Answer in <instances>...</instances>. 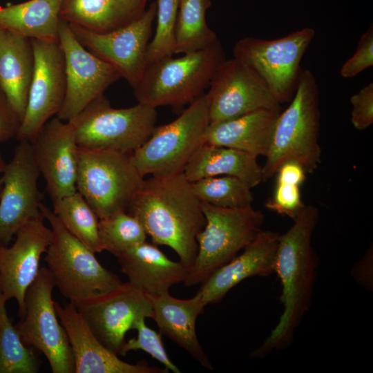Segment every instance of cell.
Masks as SVG:
<instances>
[{"label": "cell", "mask_w": 373, "mask_h": 373, "mask_svg": "<svg viewBox=\"0 0 373 373\" xmlns=\"http://www.w3.org/2000/svg\"><path fill=\"white\" fill-rule=\"evenodd\" d=\"M279 236L274 231L261 230L242 254L202 283L198 291L206 305L221 301L230 289L247 278L275 273Z\"/></svg>", "instance_id": "21"}, {"label": "cell", "mask_w": 373, "mask_h": 373, "mask_svg": "<svg viewBox=\"0 0 373 373\" xmlns=\"http://www.w3.org/2000/svg\"><path fill=\"white\" fill-rule=\"evenodd\" d=\"M35 68L23 118L16 137L31 142L44 125L57 116L64 102L66 76L59 42L31 39Z\"/></svg>", "instance_id": "14"}, {"label": "cell", "mask_w": 373, "mask_h": 373, "mask_svg": "<svg viewBox=\"0 0 373 373\" xmlns=\"http://www.w3.org/2000/svg\"><path fill=\"white\" fill-rule=\"evenodd\" d=\"M318 219V209L305 205L293 225L279 236L275 273L282 286L280 300L283 311L270 335L251 352V357L263 358L274 350L289 346L296 329L310 308L319 265L312 247Z\"/></svg>", "instance_id": "2"}, {"label": "cell", "mask_w": 373, "mask_h": 373, "mask_svg": "<svg viewBox=\"0 0 373 373\" xmlns=\"http://www.w3.org/2000/svg\"><path fill=\"white\" fill-rule=\"evenodd\" d=\"M315 36L309 27L275 39L244 37L235 44L233 57L251 70L280 104L292 99L301 72L300 61Z\"/></svg>", "instance_id": "10"}, {"label": "cell", "mask_w": 373, "mask_h": 373, "mask_svg": "<svg viewBox=\"0 0 373 373\" xmlns=\"http://www.w3.org/2000/svg\"><path fill=\"white\" fill-rule=\"evenodd\" d=\"M144 180L131 154L78 146L77 191L99 219L127 211Z\"/></svg>", "instance_id": "8"}, {"label": "cell", "mask_w": 373, "mask_h": 373, "mask_svg": "<svg viewBox=\"0 0 373 373\" xmlns=\"http://www.w3.org/2000/svg\"><path fill=\"white\" fill-rule=\"evenodd\" d=\"M40 211L52 231L44 261L55 287L69 301L109 291L120 285L119 276L104 267L95 253L72 235L52 210L43 203Z\"/></svg>", "instance_id": "6"}, {"label": "cell", "mask_w": 373, "mask_h": 373, "mask_svg": "<svg viewBox=\"0 0 373 373\" xmlns=\"http://www.w3.org/2000/svg\"><path fill=\"white\" fill-rule=\"evenodd\" d=\"M209 87L206 96L210 124L258 109L281 111L280 104L258 76L234 57L219 65Z\"/></svg>", "instance_id": "17"}, {"label": "cell", "mask_w": 373, "mask_h": 373, "mask_svg": "<svg viewBox=\"0 0 373 373\" xmlns=\"http://www.w3.org/2000/svg\"><path fill=\"white\" fill-rule=\"evenodd\" d=\"M4 28L0 26V33L3 30Z\"/></svg>", "instance_id": "42"}, {"label": "cell", "mask_w": 373, "mask_h": 373, "mask_svg": "<svg viewBox=\"0 0 373 373\" xmlns=\"http://www.w3.org/2000/svg\"><path fill=\"white\" fill-rule=\"evenodd\" d=\"M206 223L197 235L198 252L184 282L203 283L242 250L261 231L264 216L251 206L225 208L201 202Z\"/></svg>", "instance_id": "5"}, {"label": "cell", "mask_w": 373, "mask_h": 373, "mask_svg": "<svg viewBox=\"0 0 373 373\" xmlns=\"http://www.w3.org/2000/svg\"><path fill=\"white\" fill-rule=\"evenodd\" d=\"M53 213L64 227L93 251H104L99 218L84 198L75 193L52 202Z\"/></svg>", "instance_id": "30"}, {"label": "cell", "mask_w": 373, "mask_h": 373, "mask_svg": "<svg viewBox=\"0 0 373 373\" xmlns=\"http://www.w3.org/2000/svg\"><path fill=\"white\" fill-rule=\"evenodd\" d=\"M116 258L128 283L146 295L169 292L173 285L184 282L189 270L180 261L169 259L156 245L146 241Z\"/></svg>", "instance_id": "22"}, {"label": "cell", "mask_w": 373, "mask_h": 373, "mask_svg": "<svg viewBox=\"0 0 373 373\" xmlns=\"http://www.w3.org/2000/svg\"><path fill=\"white\" fill-rule=\"evenodd\" d=\"M319 90L314 74L302 69L297 88L287 108L276 119L271 144L262 166V181L274 176L287 161H295L306 173L321 162Z\"/></svg>", "instance_id": "3"}, {"label": "cell", "mask_w": 373, "mask_h": 373, "mask_svg": "<svg viewBox=\"0 0 373 373\" xmlns=\"http://www.w3.org/2000/svg\"><path fill=\"white\" fill-rule=\"evenodd\" d=\"M210 124L206 94H203L169 124L155 126L151 135L131 153L135 166L143 176H169L183 173L204 142Z\"/></svg>", "instance_id": "7"}, {"label": "cell", "mask_w": 373, "mask_h": 373, "mask_svg": "<svg viewBox=\"0 0 373 373\" xmlns=\"http://www.w3.org/2000/svg\"><path fill=\"white\" fill-rule=\"evenodd\" d=\"M55 287L46 267H41L25 295V312L15 325L23 343L40 352L53 373H75V363L66 332L57 315Z\"/></svg>", "instance_id": "11"}, {"label": "cell", "mask_w": 373, "mask_h": 373, "mask_svg": "<svg viewBox=\"0 0 373 373\" xmlns=\"http://www.w3.org/2000/svg\"><path fill=\"white\" fill-rule=\"evenodd\" d=\"M64 0H28L0 6V26L30 39L59 42Z\"/></svg>", "instance_id": "28"}, {"label": "cell", "mask_w": 373, "mask_h": 373, "mask_svg": "<svg viewBox=\"0 0 373 373\" xmlns=\"http://www.w3.org/2000/svg\"><path fill=\"white\" fill-rule=\"evenodd\" d=\"M146 318L139 319L135 324L134 329L137 331L136 338L127 341L122 350V356L131 350H143L164 365L168 370L174 373H180V369L170 360L161 339V334L149 328L145 323Z\"/></svg>", "instance_id": "35"}, {"label": "cell", "mask_w": 373, "mask_h": 373, "mask_svg": "<svg viewBox=\"0 0 373 373\" xmlns=\"http://www.w3.org/2000/svg\"><path fill=\"white\" fill-rule=\"evenodd\" d=\"M52 238L44 216L30 220L16 233L11 246L0 245V293L6 302L15 299L18 316L25 312V295L39 271V261Z\"/></svg>", "instance_id": "19"}, {"label": "cell", "mask_w": 373, "mask_h": 373, "mask_svg": "<svg viewBox=\"0 0 373 373\" xmlns=\"http://www.w3.org/2000/svg\"><path fill=\"white\" fill-rule=\"evenodd\" d=\"M21 119L0 85V144L16 138Z\"/></svg>", "instance_id": "39"}, {"label": "cell", "mask_w": 373, "mask_h": 373, "mask_svg": "<svg viewBox=\"0 0 373 373\" xmlns=\"http://www.w3.org/2000/svg\"><path fill=\"white\" fill-rule=\"evenodd\" d=\"M211 6V0H178L175 54L200 50L218 40L206 20Z\"/></svg>", "instance_id": "29"}, {"label": "cell", "mask_w": 373, "mask_h": 373, "mask_svg": "<svg viewBox=\"0 0 373 373\" xmlns=\"http://www.w3.org/2000/svg\"><path fill=\"white\" fill-rule=\"evenodd\" d=\"M153 244L171 247L188 269L197 252V235L206 220L201 201L184 173L144 180L128 210Z\"/></svg>", "instance_id": "1"}, {"label": "cell", "mask_w": 373, "mask_h": 373, "mask_svg": "<svg viewBox=\"0 0 373 373\" xmlns=\"http://www.w3.org/2000/svg\"><path fill=\"white\" fill-rule=\"evenodd\" d=\"M59 43L65 58L66 90L57 117L64 122H71L121 75L115 67L83 46L68 23L61 19Z\"/></svg>", "instance_id": "15"}, {"label": "cell", "mask_w": 373, "mask_h": 373, "mask_svg": "<svg viewBox=\"0 0 373 373\" xmlns=\"http://www.w3.org/2000/svg\"><path fill=\"white\" fill-rule=\"evenodd\" d=\"M34 68L31 39L3 29L0 33V85L21 121Z\"/></svg>", "instance_id": "25"}, {"label": "cell", "mask_w": 373, "mask_h": 373, "mask_svg": "<svg viewBox=\"0 0 373 373\" xmlns=\"http://www.w3.org/2000/svg\"><path fill=\"white\" fill-rule=\"evenodd\" d=\"M280 111L258 109L235 118L210 124L204 142L238 149L256 157L266 156Z\"/></svg>", "instance_id": "24"}, {"label": "cell", "mask_w": 373, "mask_h": 373, "mask_svg": "<svg viewBox=\"0 0 373 373\" xmlns=\"http://www.w3.org/2000/svg\"><path fill=\"white\" fill-rule=\"evenodd\" d=\"M226 59L219 39L200 50L148 65L133 93L138 103L154 108L180 107L203 95L219 65Z\"/></svg>", "instance_id": "4"}, {"label": "cell", "mask_w": 373, "mask_h": 373, "mask_svg": "<svg viewBox=\"0 0 373 373\" xmlns=\"http://www.w3.org/2000/svg\"><path fill=\"white\" fill-rule=\"evenodd\" d=\"M201 202L225 208H244L254 200L251 188L241 180L229 175L214 176L191 182Z\"/></svg>", "instance_id": "32"}, {"label": "cell", "mask_w": 373, "mask_h": 373, "mask_svg": "<svg viewBox=\"0 0 373 373\" xmlns=\"http://www.w3.org/2000/svg\"><path fill=\"white\" fill-rule=\"evenodd\" d=\"M155 15L156 3L153 1L139 19L110 32L99 33L68 24L79 42L115 67L133 89L146 67V53Z\"/></svg>", "instance_id": "13"}, {"label": "cell", "mask_w": 373, "mask_h": 373, "mask_svg": "<svg viewBox=\"0 0 373 373\" xmlns=\"http://www.w3.org/2000/svg\"><path fill=\"white\" fill-rule=\"evenodd\" d=\"M0 293V373H37L41 361L33 349L26 346L8 315Z\"/></svg>", "instance_id": "31"}, {"label": "cell", "mask_w": 373, "mask_h": 373, "mask_svg": "<svg viewBox=\"0 0 373 373\" xmlns=\"http://www.w3.org/2000/svg\"><path fill=\"white\" fill-rule=\"evenodd\" d=\"M58 318L64 327L73 352L75 373H164L169 370L150 365L145 361L135 364L121 360L95 336L75 304L55 301Z\"/></svg>", "instance_id": "20"}, {"label": "cell", "mask_w": 373, "mask_h": 373, "mask_svg": "<svg viewBox=\"0 0 373 373\" xmlns=\"http://www.w3.org/2000/svg\"><path fill=\"white\" fill-rule=\"evenodd\" d=\"M11 160L0 178V245H9L17 232L28 221L43 216V198L38 188L40 175L30 142L19 141Z\"/></svg>", "instance_id": "16"}, {"label": "cell", "mask_w": 373, "mask_h": 373, "mask_svg": "<svg viewBox=\"0 0 373 373\" xmlns=\"http://www.w3.org/2000/svg\"><path fill=\"white\" fill-rule=\"evenodd\" d=\"M183 173L191 182L209 177L233 176L251 189L262 181V166L256 155L205 142L195 152Z\"/></svg>", "instance_id": "27"}, {"label": "cell", "mask_w": 373, "mask_h": 373, "mask_svg": "<svg viewBox=\"0 0 373 373\" xmlns=\"http://www.w3.org/2000/svg\"><path fill=\"white\" fill-rule=\"evenodd\" d=\"M276 174L278 182L300 186L305 180L306 171L298 162L287 161L278 168Z\"/></svg>", "instance_id": "40"}, {"label": "cell", "mask_w": 373, "mask_h": 373, "mask_svg": "<svg viewBox=\"0 0 373 373\" xmlns=\"http://www.w3.org/2000/svg\"><path fill=\"white\" fill-rule=\"evenodd\" d=\"M73 303L97 339L118 356H122L127 332L139 319L153 316L146 294L128 282Z\"/></svg>", "instance_id": "12"}, {"label": "cell", "mask_w": 373, "mask_h": 373, "mask_svg": "<svg viewBox=\"0 0 373 373\" xmlns=\"http://www.w3.org/2000/svg\"><path fill=\"white\" fill-rule=\"evenodd\" d=\"M352 106L351 122L354 127L363 131L373 123V84L369 83L350 97Z\"/></svg>", "instance_id": "38"}, {"label": "cell", "mask_w": 373, "mask_h": 373, "mask_svg": "<svg viewBox=\"0 0 373 373\" xmlns=\"http://www.w3.org/2000/svg\"><path fill=\"white\" fill-rule=\"evenodd\" d=\"M156 27L148 46L146 66L175 54L178 0H156Z\"/></svg>", "instance_id": "34"}, {"label": "cell", "mask_w": 373, "mask_h": 373, "mask_svg": "<svg viewBox=\"0 0 373 373\" xmlns=\"http://www.w3.org/2000/svg\"><path fill=\"white\" fill-rule=\"evenodd\" d=\"M149 0H64L62 20L88 30L107 33L139 19Z\"/></svg>", "instance_id": "26"}, {"label": "cell", "mask_w": 373, "mask_h": 373, "mask_svg": "<svg viewBox=\"0 0 373 373\" xmlns=\"http://www.w3.org/2000/svg\"><path fill=\"white\" fill-rule=\"evenodd\" d=\"M36 165L52 202L77 191V149L73 122L49 119L30 142Z\"/></svg>", "instance_id": "18"}, {"label": "cell", "mask_w": 373, "mask_h": 373, "mask_svg": "<svg viewBox=\"0 0 373 373\" xmlns=\"http://www.w3.org/2000/svg\"><path fill=\"white\" fill-rule=\"evenodd\" d=\"M152 307L153 316L160 333L167 336L187 352L203 367L212 370L213 366L200 344L195 331L196 319L206 304L201 294L189 299H180L169 292L146 295Z\"/></svg>", "instance_id": "23"}, {"label": "cell", "mask_w": 373, "mask_h": 373, "mask_svg": "<svg viewBox=\"0 0 373 373\" xmlns=\"http://www.w3.org/2000/svg\"><path fill=\"white\" fill-rule=\"evenodd\" d=\"M157 117L156 108L140 103L128 108H113L103 94L71 122L79 146L131 154L151 135Z\"/></svg>", "instance_id": "9"}, {"label": "cell", "mask_w": 373, "mask_h": 373, "mask_svg": "<svg viewBox=\"0 0 373 373\" xmlns=\"http://www.w3.org/2000/svg\"><path fill=\"white\" fill-rule=\"evenodd\" d=\"M99 234L104 250L115 257L129 247L146 241L141 222L126 211H118L99 219Z\"/></svg>", "instance_id": "33"}, {"label": "cell", "mask_w": 373, "mask_h": 373, "mask_svg": "<svg viewBox=\"0 0 373 373\" xmlns=\"http://www.w3.org/2000/svg\"><path fill=\"white\" fill-rule=\"evenodd\" d=\"M373 65V26L361 35L356 50L340 69L344 78H352Z\"/></svg>", "instance_id": "37"}, {"label": "cell", "mask_w": 373, "mask_h": 373, "mask_svg": "<svg viewBox=\"0 0 373 373\" xmlns=\"http://www.w3.org/2000/svg\"><path fill=\"white\" fill-rule=\"evenodd\" d=\"M265 206L278 214L294 220L305 206L301 200L300 186L276 182L274 194Z\"/></svg>", "instance_id": "36"}, {"label": "cell", "mask_w": 373, "mask_h": 373, "mask_svg": "<svg viewBox=\"0 0 373 373\" xmlns=\"http://www.w3.org/2000/svg\"><path fill=\"white\" fill-rule=\"evenodd\" d=\"M6 163L5 162L3 158V156L1 153H0V175L3 173L4 168L6 166ZM2 186H3L2 182L0 179V196H1V191H2Z\"/></svg>", "instance_id": "41"}]
</instances>
